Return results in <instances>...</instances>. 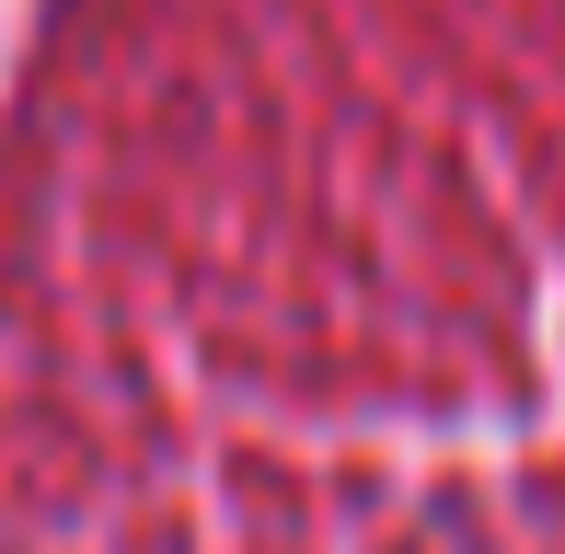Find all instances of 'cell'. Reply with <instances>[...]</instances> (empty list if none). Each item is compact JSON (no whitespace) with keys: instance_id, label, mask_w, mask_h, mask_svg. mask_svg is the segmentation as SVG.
Wrapping results in <instances>:
<instances>
[{"instance_id":"obj_1","label":"cell","mask_w":565,"mask_h":554,"mask_svg":"<svg viewBox=\"0 0 565 554\" xmlns=\"http://www.w3.org/2000/svg\"><path fill=\"white\" fill-rule=\"evenodd\" d=\"M0 554H565V0H46Z\"/></svg>"}]
</instances>
